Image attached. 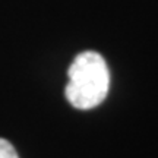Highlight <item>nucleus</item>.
<instances>
[{
	"label": "nucleus",
	"mask_w": 158,
	"mask_h": 158,
	"mask_svg": "<svg viewBox=\"0 0 158 158\" xmlns=\"http://www.w3.org/2000/svg\"><path fill=\"white\" fill-rule=\"evenodd\" d=\"M66 97L79 110H89L100 106L108 92L110 72L101 54L95 51L81 53L69 68Z\"/></svg>",
	"instance_id": "obj_1"
},
{
	"label": "nucleus",
	"mask_w": 158,
	"mask_h": 158,
	"mask_svg": "<svg viewBox=\"0 0 158 158\" xmlns=\"http://www.w3.org/2000/svg\"><path fill=\"white\" fill-rule=\"evenodd\" d=\"M0 158H19L10 142L0 138Z\"/></svg>",
	"instance_id": "obj_2"
}]
</instances>
